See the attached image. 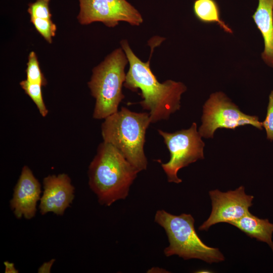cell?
<instances>
[{
	"instance_id": "1",
	"label": "cell",
	"mask_w": 273,
	"mask_h": 273,
	"mask_svg": "<svg viewBox=\"0 0 273 273\" xmlns=\"http://www.w3.org/2000/svg\"><path fill=\"white\" fill-rule=\"evenodd\" d=\"M162 41L160 38L153 39L149 60H140L130 48L127 40L120 41L129 65L123 86L132 91H141L143 100L140 102L144 110L149 111L151 123L167 120L170 115L180 108L181 94L187 87L180 82L167 80L161 83L151 69L150 59L155 47Z\"/></svg>"
},
{
	"instance_id": "2",
	"label": "cell",
	"mask_w": 273,
	"mask_h": 273,
	"mask_svg": "<svg viewBox=\"0 0 273 273\" xmlns=\"http://www.w3.org/2000/svg\"><path fill=\"white\" fill-rule=\"evenodd\" d=\"M139 172L121 152L103 142L88 168V184L101 205L109 206L125 199Z\"/></svg>"
},
{
	"instance_id": "3",
	"label": "cell",
	"mask_w": 273,
	"mask_h": 273,
	"mask_svg": "<svg viewBox=\"0 0 273 273\" xmlns=\"http://www.w3.org/2000/svg\"><path fill=\"white\" fill-rule=\"evenodd\" d=\"M104 119L101 126L103 142L119 150L139 172L146 170L148 161L144 147L146 130L151 123L149 113L122 107Z\"/></svg>"
},
{
	"instance_id": "4",
	"label": "cell",
	"mask_w": 273,
	"mask_h": 273,
	"mask_svg": "<svg viewBox=\"0 0 273 273\" xmlns=\"http://www.w3.org/2000/svg\"><path fill=\"white\" fill-rule=\"evenodd\" d=\"M155 221L164 229L168 237L169 245L164 250L166 256L176 255L185 260L199 259L208 263L224 260L218 248L207 246L199 237L190 214L175 215L160 210L156 213Z\"/></svg>"
},
{
	"instance_id": "5",
	"label": "cell",
	"mask_w": 273,
	"mask_h": 273,
	"mask_svg": "<svg viewBox=\"0 0 273 273\" xmlns=\"http://www.w3.org/2000/svg\"><path fill=\"white\" fill-rule=\"evenodd\" d=\"M128 62L122 48H118L93 69L88 86L96 100L93 113L95 119H105L118 111L119 105L124 98L122 88Z\"/></svg>"
},
{
	"instance_id": "6",
	"label": "cell",
	"mask_w": 273,
	"mask_h": 273,
	"mask_svg": "<svg viewBox=\"0 0 273 273\" xmlns=\"http://www.w3.org/2000/svg\"><path fill=\"white\" fill-rule=\"evenodd\" d=\"M163 138L169 153L170 160L161 164L169 183H180L182 180L177 176L178 170L198 159L204 158V143L193 122L188 129L170 133L158 129Z\"/></svg>"
},
{
	"instance_id": "7",
	"label": "cell",
	"mask_w": 273,
	"mask_h": 273,
	"mask_svg": "<svg viewBox=\"0 0 273 273\" xmlns=\"http://www.w3.org/2000/svg\"><path fill=\"white\" fill-rule=\"evenodd\" d=\"M202 125L199 132L202 137L212 138L218 128L235 129L245 125L262 129V122L256 116L247 115L221 92L211 94L203 106Z\"/></svg>"
},
{
	"instance_id": "8",
	"label": "cell",
	"mask_w": 273,
	"mask_h": 273,
	"mask_svg": "<svg viewBox=\"0 0 273 273\" xmlns=\"http://www.w3.org/2000/svg\"><path fill=\"white\" fill-rule=\"evenodd\" d=\"M79 22L87 25L100 22L109 27L124 21L132 26L143 22L140 13L126 0H78Z\"/></svg>"
},
{
	"instance_id": "9",
	"label": "cell",
	"mask_w": 273,
	"mask_h": 273,
	"mask_svg": "<svg viewBox=\"0 0 273 273\" xmlns=\"http://www.w3.org/2000/svg\"><path fill=\"white\" fill-rule=\"evenodd\" d=\"M209 193L212 210L208 219L199 226L200 231H207L212 225L220 222L231 224L239 219L249 211L254 198L245 193L243 186L226 192L215 190Z\"/></svg>"
},
{
	"instance_id": "10",
	"label": "cell",
	"mask_w": 273,
	"mask_h": 273,
	"mask_svg": "<svg viewBox=\"0 0 273 273\" xmlns=\"http://www.w3.org/2000/svg\"><path fill=\"white\" fill-rule=\"evenodd\" d=\"M43 185V195L39 204L41 214L52 212L63 215L74 197V188L70 178L65 173L49 175L44 178Z\"/></svg>"
},
{
	"instance_id": "11",
	"label": "cell",
	"mask_w": 273,
	"mask_h": 273,
	"mask_svg": "<svg viewBox=\"0 0 273 273\" xmlns=\"http://www.w3.org/2000/svg\"><path fill=\"white\" fill-rule=\"evenodd\" d=\"M41 187L27 166H24L14 188L11 208L15 216L26 219L33 218L36 212V204L40 199Z\"/></svg>"
},
{
	"instance_id": "12",
	"label": "cell",
	"mask_w": 273,
	"mask_h": 273,
	"mask_svg": "<svg viewBox=\"0 0 273 273\" xmlns=\"http://www.w3.org/2000/svg\"><path fill=\"white\" fill-rule=\"evenodd\" d=\"M252 17L264 39L262 59L267 64L273 67V0H258Z\"/></svg>"
},
{
	"instance_id": "13",
	"label": "cell",
	"mask_w": 273,
	"mask_h": 273,
	"mask_svg": "<svg viewBox=\"0 0 273 273\" xmlns=\"http://www.w3.org/2000/svg\"><path fill=\"white\" fill-rule=\"evenodd\" d=\"M251 238L267 244L273 252V223L268 219H261L249 211L244 216L231 223Z\"/></svg>"
},
{
	"instance_id": "14",
	"label": "cell",
	"mask_w": 273,
	"mask_h": 273,
	"mask_svg": "<svg viewBox=\"0 0 273 273\" xmlns=\"http://www.w3.org/2000/svg\"><path fill=\"white\" fill-rule=\"evenodd\" d=\"M196 17L204 23H216L225 32L232 29L221 20L218 6L214 0H196L193 5Z\"/></svg>"
},
{
	"instance_id": "15",
	"label": "cell",
	"mask_w": 273,
	"mask_h": 273,
	"mask_svg": "<svg viewBox=\"0 0 273 273\" xmlns=\"http://www.w3.org/2000/svg\"><path fill=\"white\" fill-rule=\"evenodd\" d=\"M20 85L36 105L42 117L47 116L48 110L45 105L42 95V86L37 83L30 82L26 79L21 81Z\"/></svg>"
},
{
	"instance_id": "16",
	"label": "cell",
	"mask_w": 273,
	"mask_h": 273,
	"mask_svg": "<svg viewBox=\"0 0 273 273\" xmlns=\"http://www.w3.org/2000/svg\"><path fill=\"white\" fill-rule=\"evenodd\" d=\"M26 73L27 80L39 83L42 86L47 84V81L40 69L36 55L33 51L30 53L28 56Z\"/></svg>"
},
{
	"instance_id": "17",
	"label": "cell",
	"mask_w": 273,
	"mask_h": 273,
	"mask_svg": "<svg viewBox=\"0 0 273 273\" xmlns=\"http://www.w3.org/2000/svg\"><path fill=\"white\" fill-rule=\"evenodd\" d=\"M30 21L38 32L50 43L55 36L56 25L52 19L30 18Z\"/></svg>"
},
{
	"instance_id": "18",
	"label": "cell",
	"mask_w": 273,
	"mask_h": 273,
	"mask_svg": "<svg viewBox=\"0 0 273 273\" xmlns=\"http://www.w3.org/2000/svg\"><path fill=\"white\" fill-rule=\"evenodd\" d=\"M50 0H36L30 3L28 12L30 18L52 19V14L49 8Z\"/></svg>"
},
{
	"instance_id": "19",
	"label": "cell",
	"mask_w": 273,
	"mask_h": 273,
	"mask_svg": "<svg viewBox=\"0 0 273 273\" xmlns=\"http://www.w3.org/2000/svg\"><path fill=\"white\" fill-rule=\"evenodd\" d=\"M262 126L265 129L267 139L273 141V90L269 96L266 115Z\"/></svg>"
},
{
	"instance_id": "20",
	"label": "cell",
	"mask_w": 273,
	"mask_h": 273,
	"mask_svg": "<svg viewBox=\"0 0 273 273\" xmlns=\"http://www.w3.org/2000/svg\"><path fill=\"white\" fill-rule=\"evenodd\" d=\"M55 261L54 259L50 261L43 263L38 269L39 273H49L51 272V269L54 262Z\"/></svg>"
},
{
	"instance_id": "21",
	"label": "cell",
	"mask_w": 273,
	"mask_h": 273,
	"mask_svg": "<svg viewBox=\"0 0 273 273\" xmlns=\"http://www.w3.org/2000/svg\"><path fill=\"white\" fill-rule=\"evenodd\" d=\"M4 265L5 266L6 273H18V270H17L13 263L9 262V261H5Z\"/></svg>"
}]
</instances>
